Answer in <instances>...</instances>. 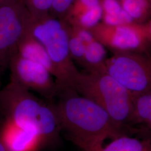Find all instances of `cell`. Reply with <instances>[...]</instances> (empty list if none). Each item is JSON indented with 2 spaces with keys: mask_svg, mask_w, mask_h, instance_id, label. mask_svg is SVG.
Listing matches in <instances>:
<instances>
[{
  "mask_svg": "<svg viewBox=\"0 0 151 151\" xmlns=\"http://www.w3.org/2000/svg\"><path fill=\"white\" fill-rule=\"evenodd\" d=\"M52 103L61 130L83 151H100L106 139L124 134L102 107L73 88H60Z\"/></svg>",
  "mask_w": 151,
  "mask_h": 151,
  "instance_id": "cell-1",
  "label": "cell"
},
{
  "mask_svg": "<svg viewBox=\"0 0 151 151\" xmlns=\"http://www.w3.org/2000/svg\"><path fill=\"white\" fill-rule=\"evenodd\" d=\"M0 112L4 119L37 133L45 146L57 143L62 132L53 103L11 81L0 89Z\"/></svg>",
  "mask_w": 151,
  "mask_h": 151,
  "instance_id": "cell-2",
  "label": "cell"
},
{
  "mask_svg": "<svg viewBox=\"0 0 151 151\" xmlns=\"http://www.w3.org/2000/svg\"><path fill=\"white\" fill-rule=\"evenodd\" d=\"M72 88L102 107L120 128L130 123L133 96L107 73L80 72Z\"/></svg>",
  "mask_w": 151,
  "mask_h": 151,
  "instance_id": "cell-3",
  "label": "cell"
},
{
  "mask_svg": "<svg viewBox=\"0 0 151 151\" xmlns=\"http://www.w3.org/2000/svg\"><path fill=\"white\" fill-rule=\"evenodd\" d=\"M32 35L42 44L57 72L55 81L60 88L71 87L80 73L71 58L67 22L51 16L33 20Z\"/></svg>",
  "mask_w": 151,
  "mask_h": 151,
  "instance_id": "cell-4",
  "label": "cell"
},
{
  "mask_svg": "<svg viewBox=\"0 0 151 151\" xmlns=\"http://www.w3.org/2000/svg\"><path fill=\"white\" fill-rule=\"evenodd\" d=\"M105 72L133 96L151 90L150 53H117L107 58Z\"/></svg>",
  "mask_w": 151,
  "mask_h": 151,
  "instance_id": "cell-5",
  "label": "cell"
},
{
  "mask_svg": "<svg viewBox=\"0 0 151 151\" xmlns=\"http://www.w3.org/2000/svg\"><path fill=\"white\" fill-rule=\"evenodd\" d=\"M32 22L22 0L0 4V69L9 66L22 40L30 32Z\"/></svg>",
  "mask_w": 151,
  "mask_h": 151,
  "instance_id": "cell-6",
  "label": "cell"
},
{
  "mask_svg": "<svg viewBox=\"0 0 151 151\" xmlns=\"http://www.w3.org/2000/svg\"><path fill=\"white\" fill-rule=\"evenodd\" d=\"M89 30L97 41L114 53L151 52V35L147 24L110 25L100 22Z\"/></svg>",
  "mask_w": 151,
  "mask_h": 151,
  "instance_id": "cell-7",
  "label": "cell"
},
{
  "mask_svg": "<svg viewBox=\"0 0 151 151\" xmlns=\"http://www.w3.org/2000/svg\"><path fill=\"white\" fill-rule=\"evenodd\" d=\"M8 67L10 70V81L37 93L49 102L54 101L60 87L54 77L42 65L16 53Z\"/></svg>",
  "mask_w": 151,
  "mask_h": 151,
  "instance_id": "cell-8",
  "label": "cell"
},
{
  "mask_svg": "<svg viewBox=\"0 0 151 151\" xmlns=\"http://www.w3.org/2000/svg\"><path fill=\"white\" fill-rule=\"evenodd\" d=\"M0 139L8 151H39L45 146L34 132L5 119L0 124Z\"/></svg>",
  "mask_w": 151,
  "mask_h": 151,
  "instance_id": "cell-9",
  "label": "cell"
},
{
  "mask_svg": "<svg viewBox=\"0 0 151 151\" xmlns=\"http://www.w3.org/2000/svg\"><path fill=\"white\" fill-rule=\"evenodd\" d=\"M102 16L100 0H75L64 20L70 25L90 29L100 22Z\"/></svg>",
  "mask_w": 151,
  "mask_h": 151,
  "instance_id": "cell-10",
  "label": "cell"
},
{
  "mask_svg": "<svg viewBox=\"0 0 151 151\" xmlns=\"http://www.w3.org/2000/svg\"><path fill=\"white\" fill-rule=\"evenodd\" d=\"M17 53L23 57L42 65L56 79L57 72L54 65L42 44L32 35L31 29L22 40Z\"/></svg>",
  "mask_w": 151,
  "mask_h": 151,
  "instance_id": "cell-11",
  "label": "cell"
},
{
  "mask_svg": "<svg viewBox=\"0 0 151 151\" xmlns=\"http://www.w3.org/2000/svg\"><path fill=\"white\" fill-rule=\"evenodd\" d=\"M105 48L96 39L87 44L81 65L87 72H105V63L107 59Z\"/></svg>",
  "mask_w": 151,
  "mask_h": 151,
  "instance_id": "cell-12",
  "label": "cell"
},
{
  "mask_svg": "<svg viewBox=\"0 0 151 151\" xmlns=\"http://www.w3.org/2000/svg\"><path fill=\"white\" fill-rule=\"evenodd\" d=\"M130 123L140 124L142 129L151 130V90L133 96Z\"/></svg>",
  "mask_w": 151,
  "mask_h": 151,
  "instance_id": "cell-13",
  "label": "cell"
},
{
  "mask_svg": "<svg viewBox=\"0 0 151 151\" xmlns=\"http://www.w3.org/2000/svg\"><path fill=\"white\" fill-rule=\"evenodd\" d=\"M102 8V22L110 25H119L135 22L123 10L118 0H100Z\"/></svg>",
  "mask_w": 151,
  "mask_h": 151,
  "instance_id": "cell-14",
  "label": "cell"
},
{
  "mask_svg": "<svg viewBox=\"0 0 151 151\" xmlns=\"http://www.w3.org/2000/svg\"><path fill=\"white\" fill-rule=\"evenodd\" d=\"M100 151H151V140L120 135Z\"/></svg>",
  "mask_w": 151,
  "mask_h": 151,
  "instance_id": "cell-15",
  "label": "cell"
},
{
  "mask_svg": "<svg viewBox=\"0 0 151 151\" xmlns=\"http://www.w3.org/2000/svg\"><path fill=\"white\" fill-rule=\"evenodd\" d=\"M125 11L137 23L142 24L151 14V0H128L120 3Z\"/></svg>",
  "mask_w": 151,
  "mask_h": 151,
  "instance_id": "cell-16",
  "label": "cell"
},
{
  "mask_svg": "<svg viewBox=\"0 0 151 151\" xmlns=\"http://www.w3.org/2000/svg\"><path fill=\"white\" fill-rule=\"evenodd\" d=\"M33 20L49 15L54 0H22Z\"/></svg>",
  "mask_w": 151,
  "mask_h": 151,
  "instance_id": "cell-17",
  "label": "cell"
},
{
  "mask_svg": "<svg viewBox=\"0 0 151 151\" xmlns=\"http://www.w3.org/2000/svg\"><path fill=\"white\" fill-rule=\"evenodd\" d=\"M68 25L69 30V47L70 56L73 60H75L76 62L81 65L87 44L85 43L83 40L72 30L68 24Z\"/></svg>",
  "mask_w": 151,
  "mask_h": 151,
  "instance_id": "cell-18",
  "label": "cell"
},
{
  "mask_svg": "<svg viewBox=\"0 0 151 151\" xmlns=\"http://www.w3.org/2000/svg\"><path fill=\"white\" fill-rule=\"evenodd\" d=\"M75 0H54L49 12L51 16L64 20Z\"/></svg>",
  "mask_w": 151,
  "mask_h": 151,
  "instance_id": "cell-19",
  "label": "cell"
},
{
  "mask_svg": "<svg viewBox=\"0 0 151 151\" xmlns=\"http://www.w3.org/2000/svg\"><path fill=\"white\" fill-rule=\"evenodd\" d=\"M140 133L145 136L146 139H148L151 140V130L142 129L140 130Z\"/></svg>",
  "mask_w": 151,
  "mask_h": 151,
  "instance_id": "cell-20",
  "label": "cell"
},
{
  "mask_svg": "<svg viewBox=\"0 0 151 151\" xmlns=\"http://www.w3.org/2000/svg\"><path fill=\"white\" fill-rule=\"evenodd\" d=\"M0 151H8L1 139H0Z\"/></svg>",
  "mask_w": 151,
  "mask_h": 151,
  "instance_id": "cell-21",
  "label": "cell"
},
{
  "mask_svg": "<svg viewBox=\"0 0 151 151\" xmlns=\"http://www.w3.org/2000/svg\"><path fill=\"white\" fill-rule=\"evenodd\" d=\"M147 25L148 27V29H149V30H150V32L151 35V20L148 22V23H147Z\"/></svg>",
  "mask_w": 151,
  "mask_h": 151,
  "instance_id": "cell-22",
  "label": "cell"
},
{
  "mask_svg": "<svg viewBox=\"0 0 151 151\" xmlns=\"http://www.w3.org/2000/svg\"><path fill=\"white\" fill-rule=\"evenodd\" d=\"M11 1V0H0V4L5 3V2H7L8 1Z\"/></svg>",
  "mask_w": 151,
  "mask_h": 151,
  "instance_id": "cell-23",
  "label": "cell"
},
{
  "mask_svg": "<svg viewBox=\"0 0 151 151\" xmlns=\"http://www.w3.org/2000/svg\"><path fill=\"white\" fill-rule=\"evenodd\" d=\"M119 2L121 3V2H124V1H128V0H118Z\"/></svg>",
  "mask_w": 151,
  "mask_h": 151,
  "instance_id": "cell-24",
  "label": "cell"
},
{
  "mask_svg": "<svg viewBox=\"0 0 151 151\" xmlns=\"http://www.w3.org/2000/svg\"><path fill=\"white\" fill-rule=\"evenodd\" d=\"M2 70H0V74L1 73V71ZM0 86H1V80H0ZM1 89V88H0Z\"/></svg>",
  "mask_w": 151,
  "mask_h": 151,
  "instance_id": "cell-25",
  "label": "cell"
}]
</instances>
